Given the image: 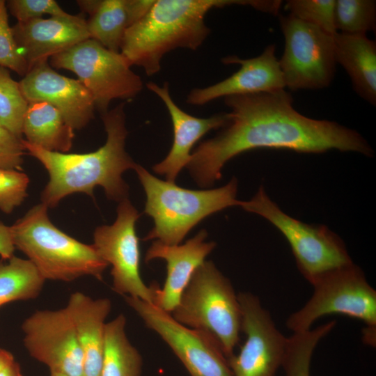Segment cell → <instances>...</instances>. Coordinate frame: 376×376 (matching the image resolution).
I'll return each mask as SVG.
<instances>
[{
    "mask_svg": "<svg viewBox=\"0 0 376 376\" xmlns=\"http://www.w3.org/2000/svg\"><path fill=\"white\" fill-rule=\"evenodd\" d=\"M224 102L230 109L228 124L218 135L196 147L186 166L201 187L212 186L221 178L227 162L254 149L373 155L367 141L355 130L298 112L291 94L284 89L229 96Z\"/></svg>",
    "mask_w": 376,
    "mask_h": 376,
    "instance_id": "cell-1",
    "label": "cell"
},
{
    "mask_svg": "<svg viewBox=\"0 0 376 376\" xmlns=\"http://www.w3.org/2000/svg\"><path fill=\"white\" fill-rule=\"evenodd\" d=\"M125 105V102H122L101 114L107 141L94 152H52L24 139L26 151L42 164L49 175L41 194L42 203L53 207L64 197L74 193L93 196L96 186L104 189L109 199L120 202L127 198L128 186L122 175L127 169H134L137 164L125 148L127 135Z\"/></svg>",
    "mask_w": 376,
    "mask_h": 376,
    "instance_id": "cell-2",
    "label": "cell"
},
{
    "mask_svg": "<svg viewBox=\"0 0 376 376\" xmlns=\"http://www.w3.org/2000/svg\"><path fill=\"white\" fill-rule=\"evenodd\" d=\"M251 6L261 0H155L148 12L126 30L120 52L131 66L143 68L148 76L161 70L163 56L177 48L198 49L210 30L205 16L213 8Z\"/></svg>",
    "mask_w": 376,
    "mask_h": 376,
    "instance_id": "cell-3",
    "label": "cell"
},
{
    "mask_svg": "<svg viewBox=\"0 0 376 376\" xmlns=\"http://www.w3.org/2000/svg\"><path fill=\"white\" fill-rule=\"evenodd\" d=\"M146 195L144 212L151 217L153 228L144 240H155L177 245L205 217L235 205L237 181L235 178L223 187L194 190L160 180L141 166L134 168Z\"/></svg>",
    "mask_w": 376,
    "mask_h": 376,
    "instance_id": "cell-4",
    "label": "cell"
},
{
    "mask_svg": "<svg viewBox=\"0 0 376 376\" xmlns=\"http://www.w3.org/2000/svg\"><path fill=\"white\" fill-rule=\"evenodd\" d=\"M47 208L43 203L36 205L10 226L15 247L26 255L45 280L72 281L87 275L101 280L108 264L93 244L57 228Z\"/></svg>",
    "mask_w": 376,
    "mask_h": 376,
    "instance_id": "cell-5",
    "label": "cell"
},
{
    "mask_svg": "<svg viewBox=\"0 0 376 376\" xmlns=\"http://www.w3.org/2000/svg\"><path fill=\"white\" fill-rule=\"evenodd\" d=\"M171 315L212 336L228 359L234 354L242 331L238 295L213 262L205 260L197 268Z\"/></svg>",
    "mask_w": 376,
    "mask_h": 376,
    "instance_id": "cell-6",
    "label": "cell"
},
{
    "mask_svg": "<svg viewBox=\"0 0 376 376\" xmlns=\"http://www.w3.org/2000/svg\"><path fill=\"white\" fill-rule=\"evenodd\" d=\"M313 292L299 310L291 313L286 326L293 333L311 329L320 318L342 314L362 321L363 341L376 344V291L362 269L354 263L328 272L311 283Z\"/></svg>",
    "mask_w": 376,
    "mask_h": 376,
    "instance_id": "cell-7",
    "label": "cell"
},
{
    "mask_svg": "<svg viewBox=\"0 0 376 376\" xmlns=\"http://www.w3.org/2000/svg\"><path fill=\"white\" fill-rule=\"evenodd\" d=\"M244 210L257 214L274 225L290 246L297 266L311 283L320 276L352 263L345 245L324 225H311L285 213L260 187L249 201H241Z\"/></svg>",
    "mask_w": 376,
    "mask_h": 376,
    "instance_id": "cell-8",
    "label": "cell"
},
{
    "mask_svg": "<svg viewBox=\"0 0 376 376\" xmlns=\"http://www.w3.org/2000/svg\"><path fill=\"white\" fill-rule=\"evenodd\" d=\"M50 64L74 72L91 94L100 114L109 110L112 100H131L143 88L141 79L120 52L91 38L53 56Z\"/></svg>",
    "mask_w": 376,
    "mask_h": 376,
    "instance_id": "cell-9",
    "label": "cell"
},
{
    "mask_svg": "<svg viewBox=\"0 0 376 376\" xmlns=\"http://www.w3.org/2000/svg\"><path fill=\"white\" fill-rule=\"evenodd\" d=\"M285 40L279 60L285 87L291 91L328 87L336 71L334 35L295 16H279Z\"/></svg>",
    "mask_w": 376,
    "mask_h": 376,
    "instance_id": "cell-10",
    "label": "cell"
},
{
    "mask_svg": "<svg viewBox=\"0 0 376 376\" xmlns=\"http://www.w3.org/2000/svg\"><path fill=\"white\" fill-rule=\"evenodd\" d=\"M139 216L127 198L121 201L113 224L96 228L93 245L108 265H111L115 292L154 304L159 286L156 283L148 286L140 274L141 254L135 229Z\"/></svg>",
    "mask_w": 376,
    "mask_h": 376,
    "instance_id": "cell-11",
    "label": "cell"
},
{
    "mask_svg": "<svg viewBox=\"0 0 376 376\" xmlns=\"http://www.w3.org/2000/svg\"><path fill=\"white\" fill-rule=\"evenodd\" d=\"M127 304L170 347L191 376H233L220 345L203 331L186 327L157 306L124 296Z\"/></svg>",
    "mask_w": 376,
    "mask_h": 376,
    "instance_id": "cell-12",
    "label": "cell"
},
{
    "mask_svg": "<svg viewBox=\"0 0 376 376\" xmlns=\"http://www.w3.org/2000/svg\"><path fill=\"white\" fill-rule=\"evenodd\" d=\"M241 330L246 340L237 354L228 359L233 376H276L282 367L288 337L277 328L259 298L249 292L237 294Z\"/></svg>",
    "mask_w": 376,
    "mask_h": 376,
    "instance_id": "cell-13",
    "label": "cell"
},
{
    "mask_svg": "<svg viewBox=\"0 0 376 376\" xmlns=\"http://www.w3.org/2000/svg\"><path fill=\"white\" fill-rule=\"evenodd\" d=\"M29 354L50 372L84 376L83 356L73 322L66 310L37 311L22 324Z\"/></svg>",
    "mask_w": 376,
    "mask_h": 376,
    "instance_id": "cell-14",
    "label": "cell"
},
{
    "mask_svg": "<svg viewBox=\"0 0 376 376\" xmlns=\"http://www.w3.org/2000/svg\"><path fill=\"white\" fill-rule=\"evenodd\" d=\"M19 84L29 103L52 104L73 130L86 127L94 118L95 106L90 92L78 79L55 71L47 60L31 66Z\"/></svg>",
    "mask_w": 376,
    "mask_h": 376,
    "instance_id": "cell-15",
    "label": "cell"
},
{
    "mask_svg": "<svg viewBox=\"0 0 376 376\" xmlns=\"http://www.w3.org/2000/svg\"><path fill=\"white\" fill-rule=\"evenodd\" d=\"M275 50L272 44L254 58L243 59L235 55L222 58L224 64H238L240 68L213 85L192 89L187 95V102L203 105L219 97L284 89L285 85Z\"/></svg>",
    "mask_w": 376,
    "mask_h": 376,
    "instance_id": "cell-16",
    "label": "cell"
},
{
    "mask_svg": "<svg viewBox=\"0 0 376 376\" xmlns=\"http://www.w3.org/2000/svg\"><path fill=\"white\" fill-rule=\"evenodd\" d=\"M12 31L29 70L34 64L90 38L86 19L80 15L68 14L17 22Z\"/></svg>",
    "mask_w": 376,
    "mask_h": 376,
    "instance_id": "cell-17",
    "label": "cell"
},
{
    "mask_svg": "<svg viewBox=\"0 0 376 376\" xmlns=\"http://www.w3.org/2000/svg\"><path fill=\"white\" fill-rule=\"evenodd\" d=\"M207 233L201 230L185 243L169 245L155 240L145 256L146 263L160 258L166 263V276L162 288L157 289L155 305L171 313L194 273L216 246L205 242Z\"/></svg>",
    "mask_w": 376,
    "mask_h": 376,
    "instance_id": "cell-18",
    "label": "cell"
},
{
    "mask_svg": "<svg viewBox=\"0 0 376 376\" xmlns=\"http://www.w3.org/2000/svg\"><path fill=\"white\" fill-rule=\"evenodd\" d=\"M146 86L166 106L173 129V141L170 151L164 159L152 166V170L165 176L166 181L175 182L179 173L188 164L195 143L209 131L224 127L229 121L228 115L221 113L209 118L193 116L175 103L169 93L167 82L162 86L148 82Z\"/></svg>",
    "mask_w": 376,
    "mask_h": 376,
    "instance_id": "cell-19",
    "label": "cell"
},
{
    "mask_svg": "<svg viewBox=\"0 0 376 376\" xmlns=\"http://www.w3.org/2000/svg\"><path fill=\"white\" fill-rule=\"evenodd\" d=\"M65 308L73 322L82 352L84 376H100L105 320L111 309L110 299H93L76 292L70 295Z\"/></svg>",
    "mask_w": 376,
    "mask_h": 376,
    "instance_id": "cell-20",
    "label": "cell"
},
{
    "mask_svg": "<svg viewBox=\"0 0 376 376\" xmlns=\"http://www.w3.org/2000/svg\"><path fill=\"white\" fill-rule=\"evenodd\" d=\"M335 57L349 75L355 92L376 104V43L366 35L334 34Z\"/></svg>",
    "mask_w": 376,
    "mask_h": 376,
    "instance_id": "cell-21",
    "label": "cell"
},
{
    "mask_svg": "<svg viewBox=\"0 0 376 376\" xmlns=\"http://www.w3.org/2000/svg\"><path fill=\"white\" fill-rule=\"evenodd\" d=\"M73 129L56 107L45 102L28 104L22 124L25 141L44 150L68 152L75 136Z\"/></svg>",
    "mask_w": 376,
    "mask_h": 376,
    "instance_id": "cell-22",
    "label": "cell"
},
{
    "mask_svg": "<svg viewBox=\"0 0 376 376\" xmlns=\"http://www.w3.org/2000/svg\"><path fill=\"white\" fill-rule=\"evenodd\" d=\"M77 3L89 15L86 24L90 38L112 52H120L125 33L130 26L127 0H79Z\"/></svg>",
    "mask_w": 376,
    "mask_h": 376,
    "instance_id": "cell-23",
    "label": "cell"
},
{
    "mask_svg": "<svg viewBox=\"0 0 376 376\" xmlns=\"http://www.w3.org/2000/svg\"><path fill=\"white\" fill-rule=\"evenodd\" d=\"M125 325L123 314L106 323L100 376H141L142 357L127 338Z\"/></svg>",
    "mask_w": 376,
    "mask_h": 376,
    "instance_id": "cell-24",
    "label": "cell"
},
{
    "mask_svg": "<svg viewBox=\"0 0 376 376\" xmlns=\"http://www.w3.org/2000/svg\"><path fill=\"white\" fill-rule=\"evenodd\" d=\"M45 279L29 260L15 256L0 261V306L4 304L36 298Z\"/></svg>",
    "mask_w": 376,
    "mask_h": 376,
    "instance_id": "cell-25",
    "label": "cell"
},
{
    "mask_svg": "<svg viewBox=\"0 0 376 376\" xmlns=\"http://www.w3.org/2000/svg\"><path fill=\"white\" fill-rule=\"evenodd\" d=\"M336 324V320H331L305 331L293 333L288 337L281 367L285 376H311L310 367L315 349L333 330Z\"/></svg>",
    "mask_w": 376,
    "mask_h": 376,
    "instance_id": "cell-26",
    "label": "cell"
},
{
    "mask_svg": "<svg viewBox=\"0 0 376 376\" xmlns=\"http://www.w3.org/2000/svg\"><path fill=\"white\" fill-rule=\"evenodd\" d=\"M336 30L347 34L366 35L376 29V1L335 0Z\"/></svg>",
    "mask_w": 376,
    "mask_h": 376,
    "instance_id": "cell-27",
    "label": "cell"
},
{
    "mask_svg": "<svg viewBox=\"0 0 376 376\" xmlns=\"http://www.w3.org/2000/svg\"><path fill=\"white\" fill-rule=\"evenodd\" d=\"M29 102L24 97L19 82L8 69L0 66V123L19 139Z\"/></svg>",
    "mask_w": 376,
    "mask_h": 376,
    "instance_id": "cell-28",
    "label": "cell"
},
{
    "mask_svg": "<svg viewBox=\"0 0 376 376\" xmlns=\"http://www.w3.org/2000/svg\"><path fill=\"white\" fill-rule=\"evenodd\" d=\"M285 8L295 17L334 35L335 0H288Z\"/></svg>",
    "mask_w": 376,
    "mask_h": 376,
    "instance_id": "cell-29",
    "label": "cell"
},
{
    "mask_svg": "<svg viewBox=\"0 0 376 376\" xmlns=\"http://www.w3.org/2000/svg\"><path fill=\"white\" fill-rule=\"evenodd\" d=\"M0 66L24 76L28 63L17 46L8 22L6 1L0 0Z\"/></svg>",
    "mask_w": 376,
    "mask_h": 376,
    "instance_id": "cell-30",
    "label": "cell"
},
{
    "mask_svg": "<svg viewBox=\"0 0 376 376\" xmlns=\"http://www.w3.org/2000/svg\"><path fill=\"white\" fill-rule=\"evenodd\" d=\"M29 179L26 174L0 168V210L11 213L27 196Z\"/></svg>",
    "mask_w": 376,
    "mask_h": 376,
    "instance_id": "cell-31",
    "label": "cell"
},
{
    "mask_svg": "<svg viewBox=\"0 0 376 376\" xmlns=\"http://www.w3.org/2000/svg\"><path fill=\"white\" fill-rule=\"evenodd\" d=\"M6 3L7 9L17 22L42 18L45 14L51 17L69 14L54 0H9Z\"/></svg>",
    "mask_w": 376,
    "mask_h": 376,
    "instance_id": "cell-32",
    "label": "cell"
},
{
    "mask_svg": "<svg viewBox=\"0 0 376 376\" xmlns=\"http://www.w3.org/2000/svg\"><path fill=\"white\" fill-rule=\"evenodd\" d=\"M19 139L0 123V168L22 170L26 149Z\"/></svg>",
    "mask_w": 376,
    "mask_h": 376,
    "instance_id": "cell-33",
    "label": "cell"
},
{
    "mask_svg": "<svg viewBox=\"0 0 376 376\" xmlns=\"http://www.w3.org/2000/svg\"><path fill=\"white\" fill-rule=\"evenodd\" d=\"M153 3L154 0H127L130 26L141 19L148 12Z\"/></svg>",
    "mask_w": 376,
    "mask_h": 376,
    "instance_id": "cell-34",
    "label": "cell"
},
{
    "mask_svg": "<svg viewBox=\"0 0 376 376\" xmlns=\"http://www.w3.org/2000/svg\"><path fill=\"white\" fill-rule=\"evenodd\" d=\"M15 247L13 242L10 226L0 221V256L3 260H8L13 256Z\"/></svg>",
    "mask_w": 376,
    "mask_h": 376,
    "instance_id": "cell-35",
    "label": "cell"
},
{
    "mask_svg": "<svg viewBox=\"0 0 376 376\" xmlns=\"http://www.w3.org/2000/svg\"><path fill=\"white\" fill-rule=\"evenodd\" d=\"M0 376H22L19 363L13 361L0 371Z\"/></svg>",
    "mask_w": 376,
    "mask_h": 376,
    "instance_id": "cell-36",
    "label": "cell"
},
{
    "mask_svg": "<svg viewBox=\"0 0 376 376\" xmlns=\"http://www.w3.org/2000/svg\"><path fill=\"white\" fill-rule=\"evenodd\" d=\"M14 361V357L10 352L0 348V371Z\"/></svg>",
    "mask_w": 376,
    "mask_h": 376,
    "instance_id": "cell-37",
    "label": "cell"
},
{
    "mask_svg": "<svg viewBox=\"0 0 376 376\" xmlns=\"http://www.w3.org/2000/svg\"><path fill=\"white\" fill-rule=\"evenodd\" d=\"M50 376H67V375H65L63 374H61L58 373L51 372Z\"/></svg>",
    "mask_w": 376,
    "mask_h": 376,
    "instance_id": "cell-38",
    "label": "cell"
}]
</instances>
